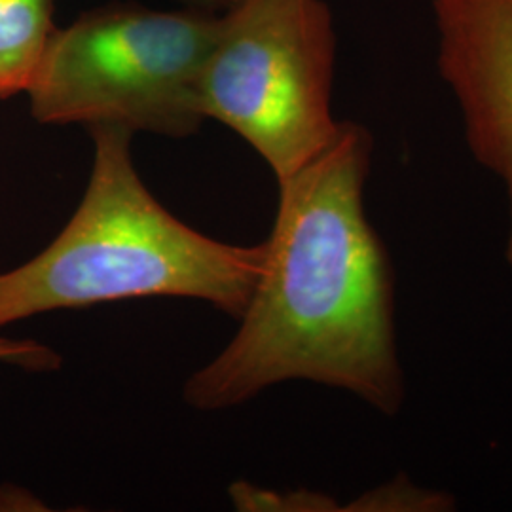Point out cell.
Masks as SVG:
<instances>
[{
  "label": "cell",
  "mask_w": 512,
  "mask_h": 512,
  "mask_svg": "<svg viewBox=\"0 0 512 512\" xmlns=\"http://www.w3.org/2000/svg\"><path fill=\"white\" fill-rule=\"evenodd\" d=\"M370 131L342 122L319 156L277 181L264 268L226 348L184 384L202 412L285 382L348 391L385 416L404 403L395 274L365 211Z\"/></svg>",
  "instance_id": "obj_1"
},
{
  "label": "cell",
  "mask_w": 512,
  "mask_h": 512,
  "mask_svg": "<svg viewBox=\"0 0 512 512\" xmlns=\"http://www.w3.org/2000/svg\"><path fill=\"white\" fill-rule=\"evenodd\" d=\"M93 162L73 217L46 249L0 274V329L48 311L171 296L239 319L264 268V243L232 245L190 228L154 198L133 133L90 128Z\"/></svg>",
  "instance_id": "obj_2"
},
{
  "label": "cell",
  "mask_w": 512,
  "mask_h": 512,
  "mask_svg": "<svg viewBox=\"0 0 512 512\" xmlns=\"http://www.w3.org/2000/svg\"><path fill=\"white\" fill-rule=\"evenodd\" d=\"M48 511L37 495L18 486H0V512Z\"/></svg>",
  "instance_id": "obj_8"
},
{
  "label": "cell",
  "mask_w": 512,
  "mask_h": 512,
  "mask_svg": "<svg viewBox=\"0 0 512 512\" xmlns=\"http://www.w3.org/2000/svg\"><path fill=\"white\" fill-rule=\"evenodd\" d=\"M59 355L37 340H14L0 336V365L18 366L25 370H55Z\"/></svg>",
  "instance_id": "obj_7"
},
{
  "label": "cell",
  "mask_w": 512,
  "mask_h": 512,
  "mask_svg": "<svg viewBox=\"0 0 512 512\" xmlns=\"http://www.w3.org/2000/svg\"><path fill=\"white\" fill-rule=\"evenodd\" d=\"M437 67L458 101L476 162L505 186L512 270V0H431Z\"/></svg>",
  "instance_id": "obj_5"
},
{
  "label": "cell",
  "mask_w": 512,
  "mask_h": 512,
  "mask_svg": "<svg viewBox=\"0 0 512 512\" xmlns=\"http://www.w3.org/2000/svg\"><path fill=\"white\" fill-rule=\"evenodd\" d=\"M184 4H188L190 8H200V10H207V12H226L234 6H238L239 2L243 0H181Z\"/></svg>",
  "instance_id": "obj_9"
},
{
  "label": "cell",
  "mask_w": 512,
  "mask_h": 512,
  "mask_svg": "<svg viewBox=\"0 0 512 512\" xmlns=\"http://www.w3.org/2000/svg\"><path fill=\"white\" fill-rule=\"evenodd\" d=\"M220 14L107 2L55 27L27 84L44 126H116L184 139L203 122L200 80Z\"/></svg>",
  "instance_id": "obj_3"
},
{
  "label": "cell",
  "mask_w": 512,
  "mask_h": 512,
  "mask_svg": "<svg viewBox=\"0 0 512 512\" xmlns=\"http://www.w3.org/2000/svg\"><path fill=\"white\" fill-rule=\"evenodd\" d=\"M334 65L325 0H243L220 14L200 80L203 118L238 133L283 181L338 135Z\"/></svg>",
  "instance_id": "obj_4"
},
{
  "label": "cell",
  "mask_w": 512,
  "mask_h": 512,
  "mask_svg": "<svg viewBox=\"0 0 512 512\" xmlns=\"http://www.w3.org/2000/svg\"><path fill=\"white\" fill-rule=\"evenodd\" d=\"M55 0H0V99L25 93L48 38Z\"/></svg>",
  "instance_id": "obj_6"
}]
</instances>
